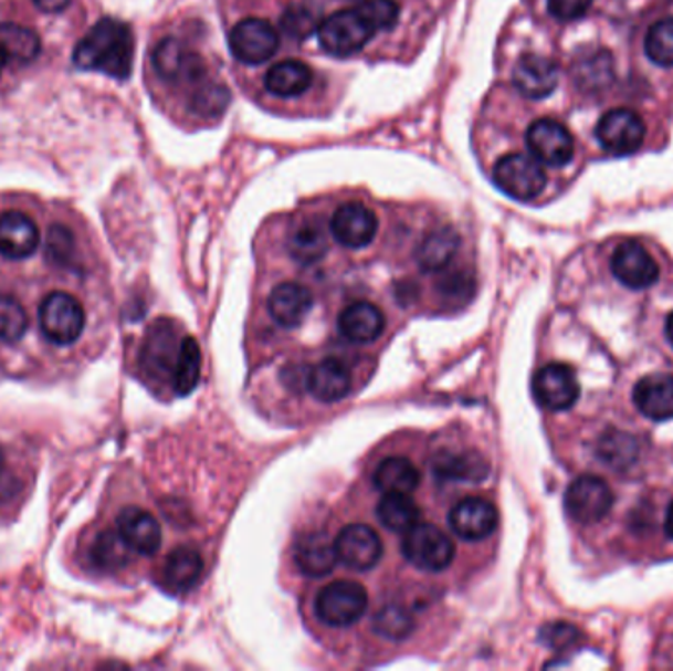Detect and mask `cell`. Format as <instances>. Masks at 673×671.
Segmentation results:
<instances>
[{"label": "cell", "mask_w": 673, "mask_h": 671, "mask_svg": "<svg viewBox=\"0 0 673 671\" xmlns=\"http://www.w3.org/2000/svg\"><path fill=\"white\" fill-rule=\"evenodd\" d=\"M73 65L82 72H97L126 81L133 72L135 36L130 27L117 19H101L73 50Z\"/></svg>", "instance_id": "1"}, {"label": "cell", "mask_w": 673, "mask_h": 671, "mask_svg": "<svg viewBox=\"0 0 673 671\" xmlns=\"http://www.w3.org/2000/svg\"><path fill=\"white\" fill-rule=\"evenodd\" d=\"M368 593L360 583L333 581L324 587L315 599L317 618L332 628H347L365 617Z\"/></svg>", "instance_id": "2"}, {"label": "cell", "mask_w": 673, "mask_h": 671, "mask_svg": "<svg viewBox=\"0 0 673 671\" xmlns=\"http://www.w3.org/2000/svg\"><path fill=\"white\" fill-rule=\"evenodd\" d=\"M402 554L418 569L443 572L455 557V546L443 530L433 524L418 522L416 526L404 532Z\"/></svg>", "instance_id": "3"}, {"label": "cell", "mask_w": 673, "mask_h": 671, "mask_svg": "<svg viewBox=\"0 0 673 671\" xmlns=\"http://www.w3.org/2000/svg\"><path fill=\"white\" fill-rule=\"evenodd\" d=\"M153 65L160 80L181 85L188 91L207 80L206 62L198 52L189 50L180 38H164L154 50Z\"/></svg>", "instance_id": "4"}, {"label": "cell", "mask_w": 673, "mask_h": 671, "mask_svg": "<svg viewBox=\"0 0 673 671\" xmlns=\"http://www.w3.org/2000/svg\"><path fill=\"white\" fill-rule=\"evenodd\" d=\"M40 329L54 345H73L85 329V310L77 297L65 292H52L45 297L40 312Z\"/></svg>", "instance_id": "5"}, {"label": "cell", "mask_w": 673, "mask_h": 671, "mask_svg": "<svg viewBox=\"0 0 673 671\" xmlns=\"http://www.w3.org/2000/svg\"><path fill=\"white\" fill-rule=\"evenodd\" d=\"M180 349L178 327L168 319L154 322L144 337L140 350V368L144 375L150 376L156 382H171Z\"/></svg>", "instance_id": "6"}, {"label": "cell", "mask_w": 673, "mask_h": 671, "mask_svg": "<svg viewBox=\"0 0 673 671\" xmlns=\"http://www.w3.org/2000/svg\"><path fill=\"white\" fill-rule=\"evenodd\" d=\"M494 184L508 198L532 201L546 188L548 178L539 161L524 154H511L494 166Z\"/></svg>", "instance_id": "7"}, {"label": "cell", "mask_w": 673, "mask_h": 671, "mask_svg": "<svg viewBox=\"0 0 673 671\" xmlns=\"http://www.w3.org/2000/svg\"><path fill=\"white\" fill-rule=\"evenodd\" d=\"M372 30L353 9L339 10L319 24L317 36L325 54L347 57L357 54L372 38Z\"/></svg>", "instance_id": "8"}, {"label": "cell", "mask_w": 673, "mask_h": 671, "mask_svg": "<svg viewBox=\"0 0 673 671\" xmlns=\"http://www.w3.org/2000/svg\"><path fill=\"white\" fill-rule=\"evenodd\" d=\"M614 504L611 486L595 474H581L567 486L566 511L579 524L601 522Z\"/></svg>", "instance_id": "9"}, {"label": "cell", "mask_w": 673, "mask_h": 671, "mask_svg": "<svg viewBox=\"0 0 673 671\" xmlns=\"http://www.w3.org/2000/svg\"><path fill=\"white\" fill-rule=\"evenodd\" d=\"M532 390L536 402L551 412L569 410L581 395L574 368L564 363H549L539 368L532 380Z\"/></svg>", "instance_id": "10"}, {"label": "cell", "mask_w": 673, "mask_h": 671, "mask_svg": "<svg viewBox=\"0 0 673 671\" xmlns=\"http://www.w3.org/2000/svg\"><path fill=\"white\" fill-rule=\"evenodd\" d=\"M280 38L276 28L262 19L241 20L229 34V48L239 62H269L278 52Z\"/></svg>", "instance_id": "11"}, {"label": "cell", "mask_w": 673, "mask_h": 671, "mask_svg": "<svg viewBox=\"0 0 673 671\" xmlns=\"http://www.w3.org/2000/svg\"><path fill=\"white\" fill-rule=\"evenodd\" d=\"M597 138L607 153L629 156L637 153L646 138V126L629 108H614L597 125Z\"/></svg>", "instance_id": "12"}, {"label": "cell", "mask_w": 673, "mask_h": 671, "mask_svg": "<svg viewBox=\"0 0 673 671\" xmlns=\"http://www.w3.org/2000/svg\"><path fill=\"white\" fill-rule=\"evenodd\" d=\"M335 552L345 567L355 572H368L380 562L385 547L377 530L365 524H350L335 537Z\"/></svg>", "instance_id": "13"}, {"label": "cell", "mask_w": 673, "mask_h": 671, "mask_svg": "<svg viewBox=\"0 0 673 671\" xmlns=\"http://www.w3.org/2000/svg\"><path fill=\"white\" fill-rule=\"evenodd\" d=\"M526 143L536 160L559 168L574 158V136L569 135L566 126L554 118H539L528 128Z\"/></svg>", "instance_id": "14"}, {"label": "cell", "mask_w": 673, "mask_h": 671, "mask_svg": "<svg viewBox=\"0 0 673 671\" xmlns=\"http://www.w3.org/2000/svg\"><path fill=\"white\" fill-rule=\"evenodd\" d=\"M611 270L620 284L632 290L654 286L660 269L654 256L637 241L622 242L612 254Z\"/></svg>", "instance_id": "15"}, {"label": "cell", "mask_w": 673, "mask_h": 671, "mask_svg": "<svg viewBox=\"0 0 673 671\" xmlns=\"http://www.w3.org/2000/svg\"><path fill=\"white\" fill-rule=\"evenodd\" d=\"M449 526L467 542H481L498 528V511L486 499L469 496L453 506L449 514Z\"/></svg>", "instance_id": "16"}, {"label": "cell", "mask_w": 673, "mask_h": 671, "mask_svg": "<svg viewBox=\"0 0 673 671\" xmlns=\"http://www.w3.org/2000/svg\"><path fill=\"white\" fill-rule=\"evenodd\" d=\"M332 233L347 249H365L377 237V216L362 203H345L333 216Z\"/></svg>", "instance_id": "17"}, {"label": "cell", "mask_w": 673, "mask_h": 671, "mask_svg": "<svg viewBox=\"0 0 673 671\" xmlns=\"http://www.w3.org/2000/svg\"><path fill=\"white\" fill-rule=\"evenodd\" d=\"M514 87L528 99H544L551 95L559 81L556 63L544 55H524L512 72Z\"/></svg>", "instance_id": "18"}, {"label": "cell", "mask_w": 673, "mask_h": 671, "mask_svg": "<svg viewBox=\"0 0 673 671\" xmlns=\"http://www.w3.org/2000/svg\"><path fill=\"white\" fill-rule=\"evenodd\" d=\"M117 532L136 554L154 555L162 546V528L158 520L138 506H126L118 514Z\"/></svg>", "instance_id": "19"}, {"label": "cell", "mask_w": 673, "mask_h": 671, "mask_svg": "<svg viewBox=\"0 0 673 671\" xmlns=\"http://www.w3.org/2000/svg\"><path fill=\"white\" fill-rule=\"evenodd\" d=\"M632 400L638 412L646 416L648 420H672L673 376L655 373L640 378L634 386Z\"/></svg>", "instance_id": "20"}, {"label": "cell", "mask_w": 673, "mask_h": 671, "mask_svg": "<svg viewBox=\"0 0 673 671\" xmlns=\"http://www.w3.org/2000/svg\"><path fill=\"white\" fill-rule=\"evenodd\" d=\"M40 247V229L30 217L20 211L0 216V254L10 260L32 256Z\"/></svg>", "instance_id": "21"}, {"label": "cell", "mask_w": 673, "mask_h": 671, "mask_svg": "<svg viewBox=\"0 0 673 671\" xmlns=\"http://www.w3.org/2000/svg\"><path fill=\"white\" fill-rule=\"evenodd\" d=\"M350 386L353 376L349 367L339 358H325L307 370L306 388L319 402H339L349 395Z\"/></svg>", "instance_id": "22"}, {"label": "cell", "mask_w": 673, "mask_h": 671, "mask_svg": "<svg viewBox=\"0 0 673 671\" xmlns=\"http://www.w3.org/2000/svg\"><path fill=\"white\" fill-rule=\"evenodd\" d=\"M312 305H314L312 292L297 282L280 284L272 290L269 297V312L272 319L286 329L299 327L309 314Z\"/></svg>", "instance_id": "23"}, {"label": "cell", "mask_w": 673, "mask_h": 671, "mask_svg": "<svg viewBox=\"0 0 673 671\" xmlns=\"http://www.w3.org/2000/svg\"><path fill=\"white\" fill-rule=\"evenodd\" d=\"M294 559L297 569L314 579L329 575L335 569V564L339 562L335 552V542H332L324 532H312L299 537L294 547Z\"/></svg>", "instance_id": "24"}, {"label": "cell", "mask_w": 673, "mask_h": 671, "mask_svg": "<svg viewBox=\"0 0 673 671\" xmlns=\"http://www.w3.org/2000/svg\"><path fill=\"white\" fill-rule=\"evenodd\" d=\"M385 314L370 302L347 305L339 315V332L353 343H372L385 332Z\"/></svg>", "instance_id": "25"}, {"label": "cell", "mask_w": 673, "mask_h": 671, "mask_svg": "<svg viewBox=\"0 0 673 671\" xmlns=\"http://www.w3.org/2000/svg\"><path fill=\"white\" fill-rule=\"evenodd\" d=\"M433 473L448 481L481 483L488 476V463L476 451H441L431 461Z\"/></svg>", "instance_id": "26"}, {"label": "cell", "mask_w": 673, "mask_h": 671, "mask_svg": "<svg viewBox=\"0 0 673 671\" xmlns=\"http://www.w3.org/2000/svg\"><path fill=\"white\" fill-rule=\"evenodd\" d=\"M203 573V557L196 547H176L164 564V585L171 593H188Z\"/></svg>", "instance_id": "27"}, {"label": "cell", "mask_w": 673, "mask_h": 671, "mask_svg": "<svg viewBox=\"0 0 673 671\" xmlns=\"http://www.w3.org/2000/svg\"><path fill=\"white\" fill-rule=\"evenodd\" d=\"M459 244H461V239L453 229H449V227L435 229L420 242V247L416 251V262L423 272H440V270L448 269L451 260L455 259Z\"/></svg>", "instance_id": "28"}, {"label": "cell", "mask_w": 673, "mask_h": 671, "mask_svg": "<svg viewBox=\"0 0 673 671\" xmlns=\"http://www.w3.org/2000/svg\"><path fill=\"white\" fill-rule=\"evenodd\" d=\"M40 52H42V40L34 30L14 22L0 24V55L7 65L9 63L28 65L36 60Z\"/></svg>", "instance_id": "29"}, {"label": "cell", "mask_w": 673, "mask_h": 671, "mask_svg": "<svg viewBox=\"0 0 673 671\" xmlns=\"http://www.w3.org/2000/svg\"><path fill=\"white\" fill-rule=\"evenodd\" d=\"M314 83V72L307 63L299 60L280 62L266 73L264 85L276 97H297L304 95Z\"/></svg>", "instance_id": "30"}, {"label": "cell", "mask_w": 673, "mask_h": 671, "mask_svg": "<svg viewBox=\"0 0 673 671\" xmlns=\"http://www.w3.org/2000/svg\"><path fill=\"white\" fill-rule=\"evenodd\" d=\"M575 85L585 93H601L614 81L612 55L607 50H592L574 63Z\"/></svg>", "instance_id": "31"}, {"label": "cell", "mask_w": 673, "mask_h": 671, "mask_svg": "<svg viewBox=\"0 0 673 671\" xmlns=\"http://www.w3.org/2000/svg\"><path fill=\"white\" fill-rule=\"evenodd\" d=\"M375 486L385 493L410 494L420 486L422 474L406 457H388L372 474Z\"/></svg>", "instance_id": "32"}, {"label": "cell", "mask_w": 673, "mask_h": 671, "mask_svg": "<svg viewBox=\"0 0 673 671\" xmlns=\"http://www.w3.org/2000/svg\"><path fill=\"white\" fill-rule=\"evenodd\" d=\"M420 506L404 493H387L378 502L377 516L385 528L395 534H404L420 522Z\"/></svg>", "instance_id": "33"}, {"label": "cell", "mask_w": 673, "mask_h": 671, "mask_svg": "<svg viewBox=\"0 0 673 671\" xmlns=\"http://www.w3.org/2000/svg\"><path fill=\"white\" fill-rule=\"evenodd\" d=\"M231 103V93L219 81L203 80L188 93L189 113L196 117H221Z\"/></svg>", "instance_id": "34"}, {"label": "cell", "mask_w": 673, "mask_h": 671, "mask_svg": "<svg viewBox=\"0 0 673 671\" xmlns=\"http://www.w3.org/2000/svg\"><path fill=\"white\" fill-rule=\"evenodd\" d=\"M133 549L117 530L101 532L91 544V562L103 572H117L130 562Z\"/></svg>", "instance_id": "35"}, {"label": "cell", "mask_w": 673, "mask_h": 671, "mask_svg": "<svg viewBox=\"0 0 673 671\" xmlns=\"http://www.w3.org/2000/svg\"><path fill=\"white\" fill-rule=\"evenodd\" d=\"M287 249L292 259H296L299 264H315L317 260L324 259L327 252L324 227L315 221L299 224L296 231L290 234Z\"/></svg>", "instance_id": "36"}, {"label": "cell", "mask_w": 673, "mask_h": 671, "mask_svg": "<svg viewBox=\"0 0 673 671\" xmlns=\"http://www.w3.org/2000/svg\"><path fill=\"white\" fill-rule=\"evenodd\" d=\"M201 378V349L193 337H183L181 340L180 357L176 363L171 388L178 396H188L198 388Z\"/></svg>", "instance_id": "37"}, {"label": "cell", "mask_w": 673, "mask_h": 671, "mask_svg": "<svg viewBox=\"0 0 673 671\" xmlns=\"http://www.w3.org/2000/svg\"><path fill=\"white\" fill-rule=\"evenodd\" d=\"M599 453H601L602 461L614 466V469H622V466H629L637 461L640 455V448H638L637 439L629 436V433H622V431H609L604 433L599 443Z\"/></svg>", "instance_id": "38"}, {"label": "cell", "mask_w": 673, "mask_h": 671, "mask_svg": "<svg viewBox=\"0 0 673 671\" xmlns=\"http://www.w3.org/2000/svg\"><path fill=\"white\" fill-rule=\"evenodd\" d=\"M353 10L367 22L372 32L392 30L400 12L395 0H353Z\"/></svg>", "instance_id": "39"}, {"label": "cell", "mask_w": 673, "mask_h": 671, "mask_svg": "<svg viewBox=\"0 0 673 671\" xmlns=\"http://www.w3.org/2000/svg\"><path fill=\"white\" fill-rule=\"evenodd\" d=\"M28 332V314L17 297L0 296V339L17 343Z\"/></svg>", "instance_id": "40"}, {"label": "cell", "mask_w": 673, "mask_h": 671, "mask_svg": "<svg viewBox=\"0 0 673 671\" xmlns=\"http://www.w3.org/2000/svg\"><path fill=\"white\" fill-rule=\"evenodd\" d=\"M646 54L662 67L673 65V19L660 20L648 30Z\"/></svg>", "instance_id": "41"}, {"label": "cell", "mask_w": 673, "mask_h": 671, "mask_svg": "<svg viewBox=\"0 0 673 671\" xmlns=\"http://www.w3.org/2000/svg\"><path fill=\"white\" fill-rule=\"evenodd\" d=\"M375 630L388 640H404L412 635L413 620L408 610L398 605H388L380 609L375 617Z\"/></svg>", "instance_id": "42"}, {"label": "cell", "mask_w": 673, "mask_h": 671, "mask_svg": "<svg viewBox=\"0 0 673 671\" xmlns=\"http://www.w3.org/2000/svg\"><path fill=\"white\" fill-rule=\"evenodd\" d=\"M280 27L287 36L294 38V40H307L315 30H319V19L314 10L307 9L304 4H297V7H290L282 14Z\"/></svg>", "instance_id": "43"}, {"label": "cell", "mask_w": 673, "mask_h": 671, "mask_svg": "<svg viewBox=\"0 0 673 671\" xmlns=\"http://www.w3.org/2000/svg\"><path fill=\"white\" fill-rule=\"evenodd\" d=\"M45 254L54 264L67 266L72 262L73 254H75V239H73L72 231L65 229L62 224H54L48 233Z\"/></svg>", "instance_id": "44"}, {"label": "cell", "mask_w": 673, "mask_h": 671, "mask_svg": "<svg viewBox=\"0 0 673 671\" xmlns=\"http://www.w3.org/2000/svg\"><path fill=\"white\" fill-rule=\"evenodd\" d=\"M591 4L592 0H548L549 14L561 22L581 19Z\"/></svg>", "instance_id": "45"}, {"label": "cell", "mask_w": 673, "mask_h": 671, "mask_svg": "<svg viewBox=\"0 0 673 671\" xmlns=\"http://www.w3.org/2000/svg\"><path fill=\"white\" fill-rule=\"evenodd\" d=\"M541 638L549 646H554V648H566V646L574 644L575 638H577V630L574 627H569V625H564V622H557V625L546 628L541 632Z\"/></svg>", "instance_id": "46"}, {"label": "cell", "mask_w": 673, "mask_h": 671, "mask_svg": "<svg viewBox=\"0 0 673 671\" xmlns=\"http://www.w3.org/2000/svg\"><path fill=\"white\" fill-rule=\"evenodd\" d=\"M38 10L45 14H60L72 4V0H32Z\"/></svg>", "instance_id": "47"}, {"label": "cell", "mask_w": 673, "mask_h": 671, "mask_svg": "<svg viewBox=\"0 0 673 671\" xmlns=\"http://www.w3.org/2000/svg\"><path fill=\"white\" fill-rule=\"evenodd\" d=\"M665 534L672 537L673 539V501L670 504V509L665 512V522H664Z\"/></svg>", "instance_id": "48"}, {"label": "cell", "mask_w": 673, "mask_h": 671, "mask_svg": "<svg viewBox=\"0 0 673 671\" xmlns=\"http://www.w3.org/2000/svg\"><path fill=\"white\" fill-rule=\"evenodd\" d=\"M665 337H667L670 345L673 347V312L667 317V322H665Z\"/></svg>", "instance_id": "49"}, {"label": "cell", "mask_w": 673, "mask_h": 671, "mask_svg": "<svg viewBox=\"0 0 673 671\" xmlns=\"http://www.w3.org/2000/svg\"><path fill=\"white\" fill-rule=\"evenodd\" d=\"M2 471H4V453L0 449V476H2Z\"/></svg>", "instance_id": "50"}, {"label": "cell", "mask_w": 673, "mask_h": 671, "mask_svg": "<svg viewBox=\"0 0 673 671\" xmlns=\"http://www.w3.org/2000/svg\"><path fill=\"white\" fill-rule=\"evenodd\" d=\"M4 65H7V62H4V60H2V55H0V73H2V70H4Z\"/></svg>", "instance_id": "51"}]
</instances>
